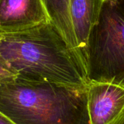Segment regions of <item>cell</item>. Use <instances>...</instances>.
<instances>
[{
    "label": "cell",
    "instance_id": "8992f818",
    "mask_svg": "<svg viewBox=\"0 0 124 124\" xmlns=\"http://www.w3.org/2000/svg\"><path fill=\"white\" fill-rule=\"evenodd\" d=\"M102 2L103 0H69L70 21L78 47L84 60L88 39L92 28L98 20Z\"/></svg>",
    "mask_w": 124,
    "mask_h": 124
},
{
    "label": "cell",
    "instance_id": "7a4b0ae2",
    "mask_svg": "<svg viewBox=\"0 0 124 124\" xmlns=\"http://www.w3.org/2000/svg\"><path fill=\"white\" fill-rule=\"evenodd\" d=\"M0 113L14 124H90L86 88L49 82L0 84Z\"/></svg>",
    "mask_w": 124,
    "mask_h": 124
},
{
    "label": "cell",
    "instance_id": "52a82bcc",
    "mask_svg": "<svg viewBox=\"0 0 124 124\" xmlns=\"http://www.w3.org/2000/svg\"><path fill=\"white\" fill-rule=\"evenodd\" d=\"M42 1L51 23L59 31L69 47L82 60L85 65L84 57L78 47L70 21L68 8L69 0H42Z\"/></svg>",
    "mask_w": 124,
    "mask_h": 124
},
{
    "label": "cell",
    "instance_id": "30bf717a",
    "mask_svg": "<svg viewBox=\"0 0 124 124\" xmlns=\"http://www.w3.org/2000/svg\"><path fill=\"white\" fill-rule=\"evenodd\" d=\"M121 124H124V121H123V122H122V123H121Z\"/></svg>",
    "mask_w": 124,
    "mask_h": 124
},
{
    "label": "cell",
    "instance_id": "3957f363",
    "mask_svg": "<svg viewBox=\"0 0 124 124\" xmlns=\"http://www.w3.org/2000/svg\"><path fill=\"white\" fill-rule=\"evenodd\" d=\"M84 61L89 81L124 83V0H103Z\"/></svg>",
    "mask_w": 124,
    "mask_h": 124
},
{
    "label": "cell",
    "instance_id": "9c48e42d",
    "mask_svg": "<svg viewBox=\"0 0 124 124\" xmlns=\"http://www.w3.org/2000/svg\"><path fill=\"white\" fill-rule=\"evenodd\" d=\"M0 124H14L0 113Z\"/></svg>",
    "mask_w": 124,
    "mask_h": 124
},
{
    "label": "cell",
    "instance_id": "5b68a950",
    "mask_svg": "<svg viewBox=\"0 0 124 124\" xmlns=\"http://www.w3.org/2000/svg\"><path fill=\"white\" fill-rule=\"evenodd\" d=\"M51 22L42 0H0V32H15Z\"/></svg>",
    "mask_w": 124,
    "mask_h": 124
},
{
    "label": "cell",
    "instance_id": "ba28073f",
    "mask_svg": "<svg viewBox=\"0 0 124 124\" xmlns=\"http://www.w3.org/2000/svg\"><path fill=\"white\" fill-rule=\"evenodd\" d=\"M17 78L16 73L0 57V84L14 81Z\"/></svg>",
    "mask_w": 124,
    "mask_h": 124
},
{
    "label": "cell",
    "instance_id": "6da1fadb",
    "mask_svg": "<svg viewBox=\"0 0 124 124\" xmlns=\"http://www.w3.org/2000/svg\"><path fill=\"white\" fill-rule=\"evenodd\" d=\"M0 57L18 79L85 89L89 79L82 60L48 22L15 32H0Z\"/></svg>",
    "mask_w": 124,
    "mask_h": 124
},
{
    "label": "cell",
    "instance_id": "277c9868",
    "mask_svg": "<svg viewBox=\"0 0 124 124\" xmlns=\"http://www.w3.org/2000/svg\"><path fill=\"white\" fill-rule=\"evenodd\" d=\"M90 124H121L124 121V83L89 81L86 86Z\"/></svg>",
    "mask_w": 124,
    "mask_h": 124
}]
</instances>
